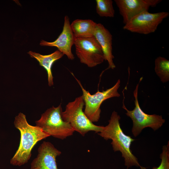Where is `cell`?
Masks as SVG:
<instances>
[{
	"mask_svg": "<svg viewBox=\"0 0 169 169\" xmlns=\"http://www.w3.org/2000/svg\"><path fill=\"white\" fill-rule=\"evenodd\" d=\"M14 124L20 132V139L18 148L11 159L10 163L14 166H20L28 162L36 144L50 136L40 127L29 124L25 115L21 112L15 117Z\"/></svg>",
	"mask_w": 169,
	"mask_h": 169,
	"instance_id": "6da1fadb",
	"label": "cell"
},
{
	"mask_svg": "<svg viewBox=\"0 0 169 169\" xmlns=\"http://www.w3.org/2000/svg\"><path fill=\"white\" fill-rule=\"evenodd\" d=\"M120 119L118 113L114 111L109 120L108 124L104 126L98 134L106 140H112L111 144L113 150L115 152L120 151L121 153L126 169L133 166L139 167L141 169H146L141 165L137 158L132 153L131 145L135 140L124 133L119 122Z\"/></svg>",
	"mask_w": 169,
	"mask_h": 169,
	"instance_id": "7a4b0ae2",
	"label": "cell"
},
{
	"mask_svg": "<svg viewBox=\"0 0 169 169\" xmlns=\"http://www.w3.org/2000/svg\"><path fill=\"white\" fill-rule=\"evenodd\" d=\"M84 105L82 95L69 102L66 106L64 111L62 112L63 119L69 123L74 131L83 136L90 131H94L96 133L100 132L104 126L96 125L90 120L83 111Z\"/></svg>",
	"mask_w": 169,
	"mask_h": 169,
	"instance_id": "3957f363",
	"label": "cell"
},
{
	"mask_svg": "<svg viewBox=\"0 0 169 169\" xmlns=\"http://www.w3.org/2000/svg\"><path fill=\"white\" fill-rule=\"evenodd\" d=\"M62 109L60 104L58 106L48 109L40 118L35 121L36 126L41 128L50 136L64 140L72 135L74 130L62 117Z\"/></svg>",
	"mask_w": 169,
	"mask_h": 169,
	"instance_id": "277c9868",
	"label": "cell"
},
{
	"mask_svg": "<svg viewBox=\"0 0 169 169\" xmlns=\"http://www.w3.org/2000/svg\"><path fill=\"white\" fill-rule=\"evenodd\" d=\"M72 75L79 85L82 91V95L85 105L84 113L90 120L93 123L98 122L100 118L101 110L100 107L105 100L114 97H119L120 95L118 90L120 85V80L119 79L115 84L111 88L99 91L91 95L83 86L80 82L73 73Z\"/></svg>",
	"mask_w": 169,
	"mask_h": 169,
	"instance_id": "5b68a950",
	"label": "cell"
},
{
	"mask_svg": "<svg viewBox=\"0 0 169 169\" xmlns=\"http://www.w3.org/2000/svg\"><path fill=\"white\" fill-rule=\"evenodd\" d=\"M139 83L137 84L133 92L135 105L134 109L131 110H128L123 102L122 106L123 108L126 111V115L132 121L131 131L135 137L138 136L142 130L146 127L151 128L154 131L158 130L161 127L165 121L161 115L155 114L149 115L142 110L138 99Z\"/></svg>",
	"mask_w": 169,
	"mask_h": 169,
	"instance_id": "8992f818",
	"label": "cell"
},
{
	"mask_svg": "<svg viewBox=\"0 0 169 169\" xmlns=\"http://www.w3.org/2000/svg\"><path fill=\"white\" fill-rule=\"evenodd\" d=\"M76 54L80 62L90 68L102 63L105 60L99 43L94 36L86 38H75Z\"/></svg>",
	"mask_w": 169,
	"mask_h": 169,
	"instance_id": "52a82bcc",
	"label": "cell"
},
{
	"mask_svg": "<svg viewBox=\"0 0 169 169\" xmlns=\"http://www.w3.org/2000/svg\"><path fill=\"white\" fill-rule=\"evenodd\" d=\"M169 15V13L166 12L151 13L145 11L132 18L125 24L123 29L132 33L149 34L154 32Z\"/></svg>",
	"mask_w": 169,
	"mask_h": 169,
	"instance_id": "ba28073f",
	"label": "cell"
},
{
	"mask_svg": "<svg viewBox=\"0 0 169 169\" xmlns=\"http://www.w3.org/2000/svg\"><path fill=\"white\" fill-rule=\"evenodd\" d=\"M124 24L140 13L154 7L161 0H115Z\"/></svg>",
	"mask_w": 169,
	"mask_h": 169,
	"instance_id": "9c48e42d",
	"label": "cell"
},
{
	"mask_svg": "<svg viewBox=\"0 0 169 169\" xmlns=\"http://www.w3.org/2000/svg\"><path fill=\"white\" fill-rule=\"evenodd\" d=\"M37 157L32 161L30 169H58L56 158L61 152L51 142L44 141L38 150Z\"/></svg>",
	"mask_w": 169,
	"mask_h": 169,
	"instance_id": "30bf717a",
	"label": "cell"
},
{
	"mask_svg": "<svg viewBox=\"0 0 169 169\" xmlns=\"http://www.w3.org/2000/svg\"><path fill=\"white\" fill-rule=\"evenodd\" d=\"M70 25L69 17L65 16L63 30L57 39L52 42L42 40L39 44L42 46L57 47L59 51L66 55L69 59L73 60L74 57L72 52L71 48L74 44L75 37Z\"/></svg>",
	"mask_w": 169,
	"mask_h": 169,
	"instance_id": "8fae6325",
	"label": "cell"
},
{
	"mask_svg": "<svg viewBox=\"0 0 169 169\" xmlns=\"http://www.w3.org/2000/svg\"><path fill=\"white\" fill-rule=\"evenodd\" d=\"M94 36L100 44L105 60L107 61L109 66L107 69H114L115 65L113 62L114 57L112 54V36L109 31L102 24L97 23Z\"/></svg>",
	"mask_w": 169,
	"mask_h": 169,
	"instance_id": "7c38bea8",
	"label": "cell"
},
{
	"mask_svg": "<svg viewBox=\"0 0 169 169\" xmlns=\"http://www.w3.org/2000/svg\"><path fill=\"white\" fill-rule=\"evenodd\" d=\"M28 53L31 57L36 59L39 65L45 69L48 75V85L49 86L53 85V77L52 72V65L56 60L61 58L64 54L59 50L46 55H42L32 51H29Z\"/></svg>",
	"mask_w": 169,
	"mask_h": 169,
	"instance_id": "4fadbf2b",
	"label": "cell"
},
{
	"mask_svg": "<svg viewBox=\"0 0 169 169\" xmlns=\"http://www.w3.org/2000/svg\"><path fill=\"white\" fill-rule=\"evenodd\" d=\"M97 23L90 19H77L70 24L75 38H86L94 36Z\"/></svg>",
	"mask_w": 169,
	"mask_h": 169,
	"instance_id": "5bb4252c",
	"label": "cell"
},
{
	"mask_svg": "<svg viewBox=\"0 0 169 169\" xmlns=\"http://www.w3.org/2000/svg\"><path fill=\"white\" fill-rule=\"evenodd\" d=\"M155 71L163 83L169 80V61L161 56L157 57L155 61Z\"/></svg>",
	"mask_w": 169,
	"mask_h": 169,
	"instance_id": "9a60e30c",
	"label": "cell"
},
{
	"mask_svg": "<svg viewBox=\"0 0 169 169\" xmlns=\"http://www.w3.org/2000/svg\"><path fill=\"white\" fill-rule=\"evenodd\" d=\"M96 11L100 16L113 17L115 12L111 0H96Z\"/></svg>",
	"mask_w": 169,
	"mask_h": 169,
	"instance_id": "2e32d148",
	"label": "cell"
},
{
	"mask_svg": "<svg viewBox=\"0 0 169 169\" xmlns=\"http://www.w3.org/2000/svg\"><path fill=\"white\" fill-rule=\"evenodd\" d=\"M161 161L158 167H154L152 169H169V142L163 146L162 152L160 155Z\"/></svg>",
	"mask_w": 169,
	"mask_h": 169,
	"instance_id": "e0dca14e",
	"label": "cell"
}]
</instances>
